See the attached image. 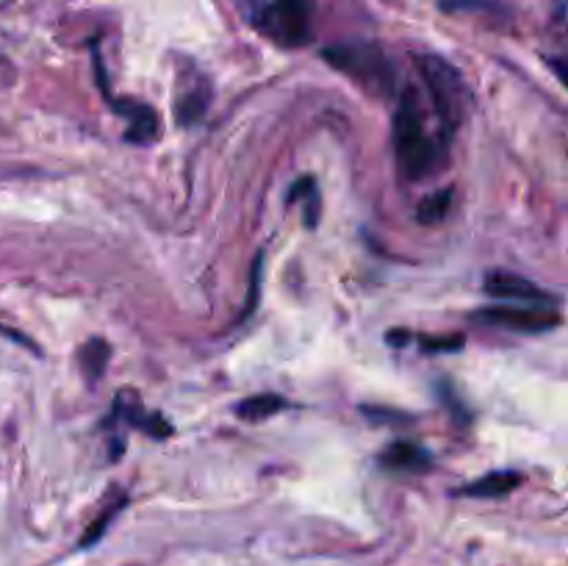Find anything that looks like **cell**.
Listing matches in <instances>:
<instances>
[{
    "instance_id": "obj_1",
    "label": "cell",
    "mask_w": 568,
    "mask_h": 566,
    "mask_svg": "<svg viewBox=\"0 0 568 566\" xmlns=\"http://www.w3.org/2000/svg\"><path fill=\"white\" fill-rule=\"evenodd\" d=\"M444 150L447 144L427 133L419 92L414 87H405L394 109V155H397L399 172L408 181H422L442 164Z\"/></svg>"
},
{
    "instance_id": "obj_2",
    "label": "cell",
    "mask_w": 568,
    "mask_h": 566,
    "mask_svg": "<svg viewBox=\"0 0 568 566\" xmlns=\"http://www.w3.org/2000/svg\"><path fill=\"white\" fill-rule=\"evenodd\" d=\"M322 55H325L327 64L353 78L358 87H364L375 98H388L397 87V67L392 64V59L377 44H336V48H327Z\"/></svg>"
},
{
    "instance_id": "obj_3",
    "label": "cell",
    "mask_w": 568,
    "mask_h": 566,
    "mask_svg": "<svg viewBox=\"0 0 568 566\" xmlns=\"http://www.w3.org/2000/svg\"><path fill=\"white\" fill-rule=\"evenodd\" d=\"M422 81H425L427 92H430L433 109H436V120L442 122V137L453 139L455 128L464 120L466 105V87L460 72L453 64H447L438 55H422L419 59Z\"/></svg>"
},
{
    "instance_id": "obj_4",
    "label": "cell",
    "mask_w": 568,
    "mask_h": 566,
    "mask_svg": "<svg viewBox=\"0 0 568 566\" xmlns=\"http://www.w3.org/2000/svg\"><path fill=\"white\" fill-rule=\"evenodd\" d=\"M253 22L272 42L283 48H303L314 33V0H264Z\"/></svg>"
},
{
    "instance_id": "obj_5",
    "label": "cell",
    "mask_w": 568,
    "mask_h": 566,
    "mask_svg": "<svg viewBox=\"0 0 568 566\" xmlns=\"http://www.w3.org/2000/svg\"><path fill=\"white\" fill-rule=\"evenodd\" d=\"M488 327H505V331L521 333H544L560 325V314L544 305H491L471 316Z\"/></svg>"
},
{
    "instance_id": "obj_6",
    "label": "cell",
    "mask_w": 568,
    "mask_h": 566,
    "mask_svg": "<svg viewBox=\"0 0 568 566\" xmlns=\"http://www.w3.org/2000/svg\"><path fill=\"white\" fill-rule=\"evenodd\" d=\"M486 292L491 294L494 300H521V303H541L544 309L555 305L558 300L549 292L538 289L536 283L527 281V277L514 275V272L494 270L486 275Z\"/></svg>"
},
{
    "instance_id": "obj_7",
    "label": "cell",
    "mask_w": 568,
    "mask_h": 566,
    "mask_svg": "<svg viewBox=\"0 0 568 566\" xmlns=\"http://www.w3.org/2000/svg\"><path fill=\"white\" fill-rule=\"evenodd\" d=\"M109 100L116 114H122L128 120V139L131 142L148 144L159 137V117H155V111L150 105L133 103V100Z\"/></svg>"
},
{
    "instance_id": "obj_8",
    "label": "cell",
    "mask_w": 568,
    "mask_h": 566,
    "mask_svg": "<svg viewBox=\"0 0 568 566\" xmlns=\"http://www.w3.org/2000/svg\"><path fill=\"white\" fill-rule=\"evenodd\" d=\"M381 464L397 472H425L433 466V455L416 442H394L381 453Z\"/></svg>"
},
{
    "instance_id": "obj_9",
    "label": "cell",
    "mask_w": 568,
    "mask_h": 566,
    "mask_svg": "<svg viewBox=\"0 0 568 566\" xmlns=\"http://www.w3.org/2000/svg\"><path fill=\"white\" fill-rule=\"evenodd\" d=\"M521 483H525V477H521L519 472H488V475L477 477L469 486L460 488V494H466V497H505V494L516 492Z\"/></svg>"
},
{
    "instance_id": "obj_10",
    "label": "cell",
    "mask_w": 568,
    "mask_h": 566,
    "mask_svg": "<svg viewBox=\"0 0 568 566\" xmlns=\"http://www.w3.org/2000/svg\"><path fill=\"white\" fill-rule=\"evenodd\" d=\"M283 408H286V400H283L281 394L264 392V394H253V397H244L242 403L236 405V414L239 420L244 422H264Z\"/></svg>"
},
{
    "instance_id": "obj_11",
    "label": "cell",
    "mask_w": 568,
    "mask_h": 566,
    "mask_svg": "<svg viewBox=\"0 0 568 566\" xmlns=\"http://www.w3.org/2000/svg\"><path fill=\"white\" fill-rule=\"evenodd\" d=\"M209 98H211L209 81H205V78H200L194 87H189L186 92L178 98V120H181L183 125H189V122H197L200 117H203L205 105H209Z\"/></svg>"
},
{
    "instance_id": "obj_12",
    "label": "cell",
    "mask_w": 568,
    "mask_h": 566,
    "mask_svg": "<svg viewBox=\"0 0 568 566\" xmlns=\"http://www.w3.org/2000/svg\"><path fill=\"white\" fill-rule=\"evenodd\" d=\"M449 209H453V189H438V192L427 194L422 200L419 209H416V220L422 225H436V222H442L449 214Z\"/></svg>"
},
{
    "instance_id": "obj_13",
    "label": "cell",
    "mask_w": 568,
    "mask_h": 566,
    "mask_svg": "<svg viewBox=\"0 0 568 566\" xmlns=\"http://www.w3.org/2000/svg\"><path fill=\"white\" fill-rule=\"evenodd\" d=\"M125 503H128V497H120V499H116V503H111L109 508H105L103 514H100L98 519H94L92 525H89V530L83 533L81 542H78V547H92L94 542H100V538H103V533L109 530L111 522H114V516L120 514L122 508H125Z\"/></svg>"
},
{
    "instance_id": "obj_14",
    "label": "cell",
    "mask_w": 568,
    "mask_h": 566,
    "mask_svg": "<svg viewBox=\"0 0 568 566\" xmlns=\"http://www.w3.org/2000/svg\"><path fill=\"white\" fill-rule=\"evenodd\" d=\"M105 361H109V344L100 342V338H92V342L81 350V364H83V370H87L89 381H94V377L103 375Z\"/></svg>"
},
{
    "instance_id": "obj_15",
    "label": "cell",
    "mask_w": 568,
    "mask_h": 566,
    "mask_svg": "<svg viewBox=\"0 0 568 566\" xmlns=\"http://www.w3.org/2000/svg\"><path fill=\"white\" fill-rule=\"evenodd\" d=\"M305 192L308 194H303L305 198V225L308 228H314L316 225V216H320V192H316V183H314V178H311L308 181V189H305Z\"/></svg>"
},
{
    "instance_id": "obj_16",
    "label": "cell",
    "mask_w": 568,
    "mask_h": 566,
    "mask_svg": "<svg viewBox=\"0 0 568 566\" xmlns=\"http://www.w3.org/2000/svg\"><path fill=\"white\" fill-rule=\"evenodd\" d=\"M427 353H455L458 347H464V336H449V338H425Z\"/></svg>"
},
{
    "instance_id": "obj_17",
    "label": "cell",
    "mask_w": 568,
    "mask_h": 566,
    "mask_svg": "<svg viewBox=\"0 0 568 566\" xmlns=\"http://www.w3.org/2000/svg\"><path fill=\"white\" fill-rule=\"evenodd\" d=\"M364 414L372 422H386V425H408V414H397V411H383V408H364Z\"/></svg>"
},
{
    "instance_id": "obj_18",
    "label": "cell",
    "mask_w": 568,
    "mask_h": 566,
    "mask_svg": "<svg viewBox=\"0 0 568 566\" xmlns=\"http://www.w3.org/2000/svg\"><path fill=\"white\" fill-rule=\"evenodd\" d=\"M261 261H264V255H255V264H253V286H250V297H247V309H244V316L247 314H253V309H255V292H261V286H258V281H261Z\"/></svg>"
},
{
    "instance_id": "obj_19",
    "label": "cell",
    "mask_w": 568,
    "mask_h": 566,
    "mask_svg": "<svg viewBox=\"0 0 568 566\" xmlns=\"http://www.w3.org/2000/svg\"><path fill=\"white\" fill-rule=\"evenodd\" d=\"M558 11L564 14V0H558Z\"/></svg>"
}]
</instances>
